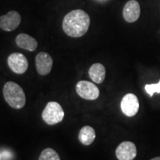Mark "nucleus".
<instances>
[{
    "mask_svg": "<svg viewBox=\"0 0 160 160\" xmlns=\"http://www.w3.org/2000/svg\"><path fill=\"white\" fill-rule=\"evenodd\" d=\"M141 13L139 3L137 0H130L124 6L123 18L127 22L133 23L139 19Z\"/></svg>",
    "mask_w": 160,
    "mask_h": 160,
    "instance_id": "1a4fd4ad",
    "label": "nucleus"
},
{
    "mask_svg": "<svg viewBox=\"0 0 160 160\" xmlns=\"http://www.w3.org/2000/svg\"><path fill=\"white\" fill-rule=\"evenodd\" d=\"M16 44L20 48L28 51H34L38 46V42L34 38L26 33H20L16 37Z\"/></svg>",
    "mask_w": 160,
    "mask_h": 160,
    "instance_id": "9b49d317",
    "label": "nucleus"
},
{
    "mask_svg": "<svg viewBox=\"0 0 160 160\" xmlns=\"http://www.w3.org/2000/svg\"><path fill=\"white\" fill-rule=\"evenodd\" d=\"M91 24L89 15L82 10H74L65 15L62 21L63 31L73 38L82 37L88 31Z\"/></svg>",
    "mask_w": 160,
    "mask_h": 160,
    "instance_id": "f257e3e1",
    "label": "nucleus"
},
{
    "mask_svg": "<svg viewBox=\"0 0 160 160\" xmlns=\"http://www.w3.org/2000/svg\"><path fill=\"white\" fill-rule=\"evenodd\" d=\"M151 160H160V157H154V158H153V159H151Z\"/></svg>",
    "mask_w": 160,
    "mask_h": 160,
    "instance_id": "f3484780",
    "label": "nucleus"
},
{
    "mask_svg": "<svg viewBox=\"0 0 160 160\" xmlns=\"http://www.w3.org/2000/svg\"><path fill=\"white\" fill-rule=\"evenodd\" d=\"M37 71L40 75L46 76L51 71L53 66V59L48 53L40 52L35 59Z\"/></svg>",
    "mask_w": 160,
    "mask_h": 160,
    "instance_id": "9d476101",
    "label": "nucleus"
},
{
    "mask_svg": "<svg viewBox=\"0 0 160 160\" xmlns=\"http://www.w3.org/2000/svg\"><path fill=\"white\" fill-rule=\"evenodd\" d=\"M146 92L148 93L150 97H153L155 93H160V79L159 82L157 84H151V85H146L145 86Z\"/></svg>",
    "mask_w": 160,
    "mask_h": 160,
    "instance_id": "2eb2a0df",
    "label": "nucleus"
},
{
    "mask_svg": "<svg viewBox=\"0 0 160 160\" xmlns=\"http://www.w3.org/2000/svg\"><path fill=\"white\" fill-rule=\"evenodd\" d=\"M76 91L80 97L86 100H95L99 96V90L93 83L82 80L76 85Z\"/></svg>",
    "mask_w": 160,
    "mask_h": 160,
    "instance_id": "20e7f679",
    "label": "nucleus"
},
{
    "mask_svg": "<svg viewBox=\"0 0 160 160\" xmlns=\"http://www.w3.org/2000/svg\"><path fill=\"white\" fill-rule=\"evenodd\" d=\"M96 138V132L93 128L85 125L82 128L79 133V142L84 145H90L93 142Z\"/></svg>",
    "mask_w": 160,
    "mask_h": 160,
    "instance_id": "ddd939ff",
    "label": "nucleus"
},
{
    "mask_svg": "<svg viewBox=\"0 0 160 160\" xmlns=\"http://www.w3.org/2000/svg\"><path fill=\"white\" fill-rule=\"evenodd\" d=\"M0 160H2V157H1V153H0Z\"/></svg>",
    "mask_w": 160,
    "mask_h": 160,
    "instance_id": "a211bd4d",
    "label": "nucleus"
},
{
    "mask_svg": "<svg viewBox=\"0 0 160 160\" xmlns=\"http://www.w3.org/2000/svg\"><path fill=\"white\" fill-rule=\"evenodd\" d=\"M139 108V100L133 93H128L121 101V110L127 117H131L137 113Z\"/></svg>",
    "mask_w": 160,
    "mask_h": 160,
    "instance_id": "0eeeda50",
    "label": "nucleus"
},
{
    "mask_svg": "<svg viewBox=\"0 0 160 160\" xmlns=\"http://www.w3.org/2000/svg\"><path fill=\"white\" fill-rule=\"evenodd\" d=\"M21 16L17 11H9L6 15L0 17V28L5 31H13L21 23Z\"/></svg>",
    "mask_w": 160,
    "mask_h": 160,
    "instance_id": "423d86ee",
    "label": "nucleus"
},
{
    "mask_svg": "<svg viewBox=\"0 0 160 160\" xmlns=\"http://www.w3.org/2000/svg\"><path fill=\"white\" fill-rule=\"evenodd\" d=\"M65 117L62 106L57 102H49L42 113V117L45 123L53 125L61 122Z\"/></svg>",
    "mask_w": 160,
    "mask_h": 160,
    "instance_id": "7ed1b4c3",
    "label": "nucleus"
},
{
    "mask_svg": "<svg viewBox=\"0 0 160 160\" xmlns=\"http://www.w3.org/2000/svg\"><path fill=\"white\" fill-rule=\"evenodd\" d=\"M0 153H1L2 160H11L13 158L12 153L8 150H2V151H0Z\"/></svg>",
    "mask_w": 160,
    "mask_h": 160,
    "instance_id": "dca6fc26",
    "label": "nucleus"
},
{
    "mask_svg": "<svg viewBox=\"0 0 160 160\" xmlns=\"http://www.w3.org/2000/svg\"><path fill=\"white\" fill-rule=\"evenodd\" d=\"M39 160H61L59 154L55 150L46 148L42 151L39 157Z\"/></svg>",
    "mask_w": 160,
    "mask_h": 160,
    "instance_id": "4468645a",
    "label": "nucleus"
},
{
    "mask_svg": "<svg viewBox=\"0 0 160 160\" xmlns=\"http://www.w3.org/2000/svg\"><path fill=\"white\" fill-rule=\"evenodd\" d=\"M3 96L6 102L14 109L22 108L26 103L25 93L18 84L8 82L3 88Z\"/></svg>",
    "mask_w": 160,
    "mask_h": 160,
    "instance_id": "f03ea898",
    "label": "nucleus"
},
{
    "mask_svg": "<svg viewBox=\"0 0 160 160\" xmlns=\"http://www.w3.org/2000/svg\"><path fill=\"white\" fill-rule=\"evenodd\" d=\"M137 154V147L132 142H123L119 144L116 150V156L119 160H133Z\"/></svg>",
    "mask_w": 160,
    "mask_h": 160,
    "instance_id": "6e6552de",
    "label": "nucleus"
},
{
    "mask_svg": "<svg viewBox=\"0 0 160 160\" xmlns=\"http://www.w3.org/2000/svg\"><path fill=\"white\" fill-rule=\"evenodd\" d=\"M8 64L11 71L17 74H23L28 68L27 58L20 53H11L8 58Z\"/></svg>",
    "mask_w": 160,
    "mask_h": 160,
    "instance_id": "39448f33",
    "label": "nucleus"
},
{
    "mask_svg": "<svg viewBox=\"0 0 160 160\" xmlns=\"http://www.w3.org/2000/svg\"><path fill=\"white\" fill-rule=\"evenodd\" d=\"M89 77L93 82L101 84L105 79L106 71L105 66L100 63H95L91 65L88 71Z\"/></svg>",
    "mask_w": 160,
    "mask_h": 160,
    "instance_id": "f8f14e48",
    "label": "nucleus"
}]
</instances>
